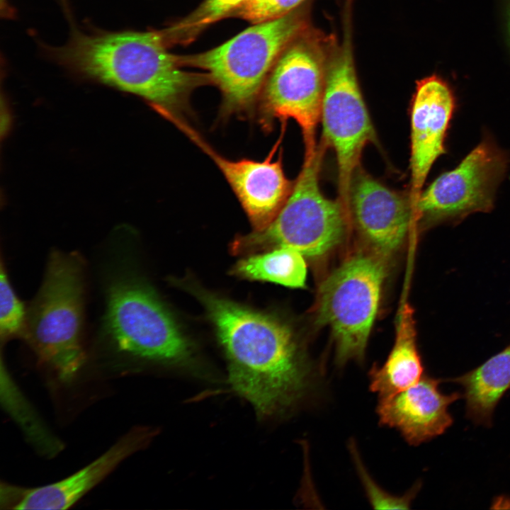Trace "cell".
<instances>
[{"label":"cell","mask_w":510,"mask_h":510,"mask_svg":"<svg viewBox=\"0 0 510 510\" xmlns=\"http://www.w3.org/2000/svg\"><path fill=\"white\" fill-rule=\"evenodd\" d=\"M188 289L214 326L233 390L261 417L281 414L300 402L312 380L291 329L272 315L197 285Z\"/></svg>","instance_id":"6da1fadb"},{"label":"cell","mask_w":510,"mask_h":510,"mask_svg":"<svg viewBox=\"0 0 510 510\" xmlns=\"http://www.w3.org/2000/svg\"><path fill=\"white\" fill-rule=\"evenodd\" d=\"M168 47L160 30L87 33L75 27L65 44L46 47L63 66L135 94L159 113L182 117L193 91L212 83L206 72L182 69Z\"/></svg>","instance_id":"7a4b0ae2"},{"label":"cell","mask_w":510,"mask_h":510,"mask_svg":"<svg viewBox=\"0 0 510 510\" xmlns=\"http://www.w3.org/2000/svg\"><path fill=\"white\" fill-rule=\"evenodd\" d=\"M309 14L305 3L281 17L254 23L210 50L177 55L178 62L209 74L222 94V115L250 113L279 55L310 26Z\"/></svg>","instance_id":"3957f363"},{"label":"cell","mask_w":510,"mask_h":510,"mask_svg":"<svg viewBox=\"0 0 510 510\" xmlns=\"http://www.w3.org/2000/svg\"><path fill=\"white\" fill-rule=\"evenodd\" d=\"M84 283L80 256L53 251L27 311L23 337L40 361L64 382L74 380L86 358L81 339Z\"/></svg>","instance_id":"277c9868"},{"label":"cell","mask_w":510,"mask_h":510,"mask_svg":"<svg viewBox=\"0 0 510 510\" xmlns=\"http://www.w3.org/2000/svg\"><path fill=\"white\" fill-rule=\"evenodd\" d=\"M326 147L305 152L301 171L283 207L264 230L237 237L231 244L234 255H250L280 246L319 257L344 239L349 215L340 198L329 199L322 193L319 172Z\"/></svg>","instance_id":"5b68a950"},{"label":"cell","mask_w":510,"mask_h":510,"mask_svg":"<svg viewBox=\"0 0 510 510\" xmlns=\"http://www.w3.org/2000/svg\"><path fill=\"white\" fill-rule=\"evenodd\" d=\"M351 2L345 0L341 40H334L329 53L320 116L321 142L336 154L339 198L348 211L351 183L363 149L377 142L355 67Z\"/></svg>","instance_id":"8992f818"},{"label":"cell","mask_w":510,"mask_h":510,"mask_svg":"<svg viewBox=\"0 0 510 510\" xmlns=\"http://www.w3.org/2000/svg\"><path fill=\"white\" fill-rule=\"evenodd\" d=\"M334 38L310 26L283 50L261 90L260 118L265 128L274 119L294 120L305 152L316 147L327 62Z\"/></svg>","instance_id":"52a82bcc"},{"label":"cell","mask_w":510,"mask_h":510,"mask_svg":"<svg viewBox=\"0 0 510 510\" xmlns=\"http://www.w3.org/2000/svg\"><path fill=\"white\" fill-rule=\"evenodd\" d=\"M105 329L121 352L170 364L192 358L189 341L156 294L135 278L113 283L108 291Z\"/></svg>","instance_id":"ba28073f"},{"label":"cell","mask_w":510,"mask_h":510,"mask_svg":"<svg viewBox=\"0 0 510 510\" xmlns=\"http://www.w3.org/2000/svg\"><path fill=\"white\" fill-rule=\"evenodd\" d=\"M380 258L377 254H356L332 272L319 288L317 320L330 327L339 364L363 356L385 278Z\"/></svg>","instance_id":"9c48e42d"},{"label":"cell","mask_w":510,"mask_h":510,"mask_svg":"<svg viewBox=\"0 0 510 510\" xmlns=\"http://www.w3.org/2000/svg\"><path fill=\"white\" fill-rule=\"evenodd\" d=\"M506 166L504 154L484 141L455 169L440 175L421 192L412 205L413 213L424 222L438 223L489 212Z\"/></svg>","instance_id":"30bf717a"},{"label":"cell","mask_w":510,"mask_h":510,"mask_svg":"<svg viewBox=\"0 0 510 510\" xmlns=\"http://www.w3.org/2000/svg\"><path fill=\"white\" fill-rule=\"evenodd\" d=\"M171 122L207 154L217 166L237 196L255 231L266 228L276 217L293 188L281 159L273 160L279 142L263 161L231 160L216 152L184 118Z\"/></svg>","instance_id":"8fae6325"},{"label":"cell","mask_w":510,"mask_h":510,"mask_svg":"<svg viewBox=\"0 0 510 510\" xmlns=\"http://www.w3.org/2000/svg\"><path fill=\"white\" fill-rule=\"evenodd\" d=\"M154 434L149 427H135L91 463L56 482L33 488L5 484L2 504L13 509H67L126 458L146 447Z\"/></svg>","instance_id":"7c38bea8"},{"label":"cell","mask_w":510,"mask_h":510,"mask_svg":"<svg viewBox=\"0 0 510 510\" xmlns=\"http://www.w3.org/2000/svg\"><path fill=\"white\" fill-rule=\"evenodd\" d=\"M348 212L362 237L380 256L403 243L413 209L404 198L358 167L350 188Z\"/></svg>","instance_id":"4fadbf2b"},{"label":"cell","mask_w":510,"mask_h":510,"mask_svg":"<svg viewBox=\"0 0 510 510\" xmlns=\"http://www.w3.org/2000/svg\"><path fill=\"white\" fill-rule=\"evenodd\" d=\"M454 107L452 89L439 76L430 75L416 82L410 111L412 205L434 163L445 152V137Z\"/></svg>","instance_id":"5bb4252c"},{"label":"cell","mask_w":510,"mask_h":510,"mask_svg":"<svg viewBox=\"0 0 510 510\" xmlns=\"http://www.w3.org/2000/svg\"><path fill=\"white\" fill-rule=\"evenodd\" d=\"M441 382L423 376L408 388L379 398L376 412L380 424L395 428L412 446L443 434L453 422L448 407L461 394L442 393L438 388Z\"/></svg>","instance_id":"9a60e30c"},{"label":"cell","mask_w":510,"mask_h":510,"mask_svg":"<svg viewBox=\"0 0 510 510\" xmlns=\"http://www.w3.org/2000/svg\"><path fill=\"white\" fill-rule=\"evenodd\" d=\"M424 368L416 342L413 311L404 305L397 316L395 341L384 364L370 371V390L379 398L393 395L416 384Z\"/></svg>","instance_id":"2e32d148"},{"label":"cell","mask_w":510,"mask_h":510,"mask_svg":"<svg viewBox=\"0 0 510 510\" xmlns=\"http://www.w3.org/2000/svg\"><path fill=\"white\" fill-rule=\"evenodd\" d=\"M447 381L462 387L468 419L477 425H492L494 409L510 388V344L477 368Z\"/></svg>","instance_id":"e0dca14e"},{"label":"cell","mask_w":510,"mask_h":510,"mask_svg":"<svg viewBox=\"0 0 510 510\" xmlns=\"http://www.w3.org/2000/svg\"><path fill=\"white\" fill-rule=\"evenodd\" d=\"M231 272L239 278L293 288H305L307 273L305 256L288 246L245 256L237 262Z\"/></svg>","instance_id":"ac0fdd59"},{"label":"cell","mask_w":510,"mask_h":510,"mask_svg":"<svg viewBox=\"0 0 510 510\" xmlns=\"http://www.w3.org/2000/svg\"><path fill=\"white\" fill-rule=\"evenodd\" d=\"M246 0H204L187 16L160 30L169 47L188 44L211 24L231 15Z\"/></svg>","instance_id":"d6986e66"},{"label":"cell","mask_w":510,"mask_h":510,"mask_svg":"<svg viewBox=\"0 0 510 510\" xmlns=\"http://www.w3.org/2000/svg\"><path fill=\"white\" fill-rule=\"evenodd\" d=\"M27 312L10 285L1 264L0 271V336L1 341L24 336Z\"/></svg>","instance_id":"ffe728a7"},{"label":"cell","mask_w":510,"mask_h":510,"mask_svg":"<svg viewBox=\"0 0 510 510\" xmlns=\"http://www.w3.org/2000/svg\"><path fill=\"white\" fill-rule=\"evenodd\" d=\"M349 449L358 470L361 480L370 504L376 509H407L409 508L412 499L416 492L414 487L408 493L401 497L391 495L381 489L373 480L361 459L354 441L349 443Z\"/></svg>","instance_id":"44dd1931"},{"label":"cell","mask_w":510,"mask_h":510,"mask_svg":"<svg viewBox=\"0 0 510 510\" xmlns=\"http://www.w3.org/2000/svg\"><path fill=\"white\" fill-rule=\"evenodd\" d=\"M306 0H246L232 16L257 23L288 14Z\"/></svg>","instance_id":"7402d4cb"},{"label":"cell","mask_w":510,"mask_h":510,"mask_svg":"<svg viewBox=\"0 0 510 510\" xmlns=\"http://www.w3.org/2000/svg\"><path fill=\"white\" fill-rule=\"evenodd\" d=\"M0 3L1 16L6 18L12 17L14 11L8 3V0H1Z\"/></svg>","instance_id":"603a6c76"}]
</instances>
